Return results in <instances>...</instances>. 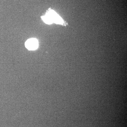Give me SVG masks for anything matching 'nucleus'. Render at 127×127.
<instances>
[{"instance_id": "f257e3e1", "label": "nucleus", "mask_w": 127, "mask_h": 127, "mask_svg": "<svg viewBox=\"0 0 127 127\" xmlns=\"http://www.w3.org/2000/svg\"><path fill=\"white\" fill-rule=\"evenodd\" d=\"M52 19L53 23L57 24L63 25V21L62 18L54 11L53 10H50L46 13Z\"/></svg>"}, {"instance_id": "7ed1b4c3", "label": "nucleus", "mask_w": 127, "mask_h": 127, "mask_svg": "<svg viewBox=\"0 0 127 127\" xmlns=\"http://www.w3.org/2000/svg\"><path fill=\"white\" fill-rule=\"evenodd\" d=\"M42 19L45 23L47 24H51L53 23L52 18L47 14H46L45 15L42 16Z\"/></svg>"}, {"instance_id": "f03ea898", "label": "nucleus", "mask_w": 127, "mask_h": 127, "mask_svg": "<svg viewBox=\"0 0 127 127\" xmlns=\"http://www.w3.org/2000/svg\"><path fill=\"white\" fill-rule=\"evenodd\" d=\"M38 41L34 38L28 39L25 43L26 47L30 50H36L38 48Z\"/></svg>"}]
</instances>
